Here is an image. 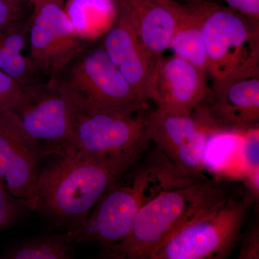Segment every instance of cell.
Listing matches in <instances>:
<instances>
[{"label":"cell","mask_w":259,"mask_h":259,"mask_svg":"<svg viewBox=\"0 0 259 259\" xmlns=\"http://www.w3.org/2000/svg\"><path fill=\"white\" fill-rule=\"evenodd\" d=\"M149 144L111 156H61L39 173L35 211L52 230L71 236L107 189L142 158Z\"/></svg>","instance_id":"6da1fadb"},{"label":"cell","mask_w":259,"mask_h":259,"mask_svg":"<svg viewBox=\"0 0 259 259\" xmlns=\"http://www.w3.org/2000/svg\"><path fill=\"white\" fill-rule=\"evenodd\" d=\"M187 176L157 148L145 153L99 199L86 221L71 235L75 243L96 242L102 247L127 236L143 207L165 191L192 185Z\"/></svg>","instance_id":"7a4b0ae2"},{"label":"cell","mask_w":259,"mask_h":259,"mask_svg":"<svg viewBox=\"0 0 259 259\" xmlns=\"http://www.w3.org/2000/svg\"><path fill=\"white\" fill-rule=\"evenodd\" d=\"M228 196L225 187L205 180L165 191L141 209L124 239L102 247L100 257L152 259L170 237Z\"/></svg>","instance_id":"3957f363"},{"label":"cell","mask_w":259,"mask_h":259,"mask_svg":"<svg viewBox=\"0 0 259 259\" xmlns=\"http://www.w3.org/2000/svg\"><path fill=\"white\" fill-rule=\"evenodd\" d=\"M191 3L202 23L213 83L259 74V20L209 0Z\"/></svg>","instance_id":"277c9868"},{"label":"cell","mask_w":259,"mask_h":259,"mask_svg":"<svg viewBox=\"0 0 259 259\" xmlns=\"http://www.w3.org/2000/svg\"><path fill=\"white\" fill-rule=\"evenodd\" d=\"M51 77L73 101L98 109L148 108L110 60L102 41H88Z\"/></svg>","instance_id":"5b68a950"},{"label":"cell","mask_w":259,"mask_h":259,"mask_svg":"<svg viewBox=\"0 0 259 259\" xmlns=\"http://www.w3.org/2000/svg\"><path fill=\"white\" fill-rule=\"evenodd\" d=\"M252 202L251 194L228 196L170 237L152 259L226 258L241 238Z\"/></svg>","instance_id":"8992f818"},{"label":"cell","mask_w":259,"mask_h":259,"mask_svg":"<svg viewBox=\"0 0 259 259\" xmlns=\"http://www.w3.org/2000/svg\"><path fill=\"white\" fill-rule=\"evenodd\" d=\"M11 111L40 145L44 156L56 153L61 157L72 152L74 103L54 78L22 87Z\"/></svg>","instance_id":"52a82bcc"},{"label":"cell","mask_w":259,"mask_h":259,"mask_svg":"<svg viewBox=\"0 0 259 259\" xmlns=\"http://www.w3.org/2000/svg\"><path fill=\"white\" fill-rule=\"evenodd\" d=\"M73 103L74 115L71 153L111 156L151 143L148 134V108L98 109L74 101Z\"/></svg>","instance_id":"ba28073f"},{"label":"cell","mask_w":259,"mask_h":259,"mask_svg":"<svg viewBox=\"0 0 259 259\" xmlns=\"http://www.w3.org/2000/svg\"><path fill=\"white\" fill-rule=\"evenodd\" d=\"M214 129L201 112L194 116L172 115L156 109L150 112V141L179 171L196 181H204V151L207 136Z\"/></svg>","instance_id":"9c48e42d"},{"label":"cell","mask_w":259,"mask_h":259,"mask_svg":"<svg viewBox=\"0 0 259 259\" xmlns=\"http://www.w3.org/2000/svg\"><path fill=\"white\" fill-rule=\"evenodd\" d=\"M32 5L28 58L39 73L50 77L88 41L75 32L62 0H39Z\"/></svg>","instance_id":"30bf717a"},{"label":"cell","mask_w":259,"mask_h":259,"mask_svg":"<svg viewBox=\"0 0 259 259\" xmlns=\"http://www.w3.org/2000/svg\"><path fill=\"white\" fill-rule=\"evenodd\" d=\"M207 74L173 55L158 57L148 89V102L172 115H190L205 100Z\"/></svg>","instance_id":"8fae6325"},{"label":"cell","mask_w":259,"mask_h":259,"mask_svg":"<svg viewBox=\"0 0 259 259\" xmlns=\"http://www.w3.org/2000/svg\"><path fill=\"white\" fill-rule=\"evenodd\" d=\"M199 108L215 128L249 130L259 122V74L213 83Z\"/></svg>","instance_id":"7c38bea8"},{"label":"cell","mask_w":259,"mask_h":259,"mask_svg":"<svg viewBox=\"0 0 259 259\" xmlns=\"http://www.w3.org/2000/svg\"><path fill=\"white\" fill-rule=\"evenodd\" d=\"M102 44L138 97L148 104V85L158 58L145 47L129 20L117 8Z\"/></svg>","instance_id":"4fadbf2b"},{"label":"cell","mask_w":259,"mask_h":259,"mask_svg":"<svg viewBox=\"0 0 259 259\" xmlns=\"http://www.w3.org/2000/svg\"><path fill=\"white\" fill-rule=\"evenodd\" d=\"M129 20L148 51L156 58L168 50L177 23L171 0H112Z\"/></svg>","instance_id":"5bb4252c"},{"label":"cell","mask_w":259,"mask_h":259,"mask_svg":"<svg viewBox=\"0 0 259 259\" xmlns=\"http://www.w3.org/2000/svg\"><path fill=\"white\" fill-rule=\"evenodd\" d=\"M176 10L177 23L168 49L174 55L207 72V58L200 18L191 2L182 4L171 0Z\"/></svg>","instance_id":"9a60e30c"},{"label":"cell","mask_w":259,"mask_h":259,"mask_svg":"<svg viewBox=\"0 0 259 259\" xmlns=\"http://www.w3.org/2000/svg\"><path fill=\"white\" fill-rule=\"evenodd\" d=\"M30 22L24 19L0 27V70L22 87L38 82L39 73L29 58L23 55Z\"/></svg>","instance_id":"2e32d148"},{"label":"cell","mask_w":259,"mask_h":259,"mask_svg":"<svg viewBox=\"0 0 259 259\" xmlns=\"http://www.w3.org/2000/svg\"><path fill=\"white\" fill-rule=\"evenodd\" d=\"M40 153V145L25 132L15 114L0 110V182L10 168Z\"/></svg>","instance_id":"e0dca14e"},{"label":"cell","mask_w":259,"mask_h":259,"mask_svg":"<svg viewBox=\"0 0 259 259\" xmlns=\"http://www.w3.org/2000/svg\"><path fill=\"white\" fill-rule=\"evenodd\" d=\"M65 10L75 32L84 41L105 34L115 16L112 0H69Z\"/></svg>","instance_id":"ac0fdd59"},{"label":"cell","mask_w":259,"mask_h":259,"mask_svg":"<svg viewBox=\"0 0 259 259\" xmlns=\"http://www.w3.org/2000/svg\"><path fill=\"white\" fill-rule=\"evenodd\" d=\"M74 241L69 233H51L19 243L3 255L8 259H68L72 258Z\"/></svg>","instance_id":"d6986e66"},{"label":"cell","mask_w":259,"mask_h":259,"mask_svg":"<svg viewBox=\"0 0 259 259\" xmlns=\"http://www.w3.org/2000/svg\"><path fill=\"white\" fill-rule=\"evenodd\" d=\"M26 210H29L26 203L12 195L0 182V230L18 221Z\"/></svg>","instance_id":"ffe728a7"},{"label":"cell","mask_w":259,"mask_h":259,"mask_svg":"<svg viewBox=\"0 0 259 259\" xmlns=\"http://www.w3.org/2000/svg\"><path fill=\"white\" fill-rule=\"evenodd\" d=\"M22 86L0 70V110H11L21 95Z\"/></svg>","instance_id":"44dd1931"},{"label":"cell","mask_w":259,"mask_h":259,"mask_svg":"<svg viewBox=\"0 0 259 259\" xmlns=\"http://www.w3.org/2000/svg\"><path fill=\"white\" fill-rule=\"evenodd\" d=\"M258 127L249 129L243 138L242 154L249 173L259 169Z\"/></svg>","instance_id":"7402d4cb"},{"label":"cell","mask_w":259,"mask_h":259,"mask_svg":"<svg viewBox=\"0 0 259 259\" xmlns=\"http://www.w3.org/2000/svg\"><path fill=\"white\" fill-rule=\"evenodd\" d=\"M240 259L259 258V228L258 226L253 227L245 234L240 249Z\"/></svg>","instance_id":"603a6c76"},{"label":"cell","mask_w":259,"mask_h":259,"mask_svg":"<svg viewBox=\"0 0 259 259\" xmlns=\"http://www.w3.org/2000/svg\"><path fill=\"white\" fill-rule=\"evenodd\" d=\"M25 18L23 4L9 0H0V27Z\"/></svg>","instance_id":"cb8c5ba5"},{"label":"cell","mask_w":259,"mask_h":259,"mask_svg":"<svg viewBox=\"0 0 259 259\" xmlns=\"http://www.w3.org/2000/svg\"><path fill=\"white\" fill-rule=\"evenodd\" d=\"M227 7L245 16L259 20V0H224Z\"/></svg>","instance_id":"d4e9b609"},{"label":"cell","mask_w":259,"mask_h":259,"mask_svg":"<svg viewBox=\"0 0 259 259\" xmlns=\"http://www.w3.org/2000/svg\"><path fill=\"white\" fill-rule=\"evenodd\" d=\"M9 1L13 2V3H18V4H23L24 3H25L24 0H9Z\"/></svg>","instance_id":"484cf974"},{"label":"cell","mask_w":259,"mask_h":259,"mask_svg":"<svg viewBox=\"0 0 259 259\" xmlns=\"http://www.w3.org/2000/svg\"><path fill=\"white\" fill-rule=\"evenodd\" d=\"M25 2H28V3H31V4H34V3H36V2L39 1V0H24Z\"/></svg>","instance_id":"4316f807"},{"label":"cell","mask_w":259,"mask_h":259,"mask_svg":"<svg viewBox=\"0 0 259 259\" xmlns=\"http://www.w3.org/2000/svg\"><path fill=\"white\" fill-rule=\"evenodd\" d=\"M187 2L196 1V0H186Z\"/></svg>","instance_id":"83f0119b"}]
</instances>
